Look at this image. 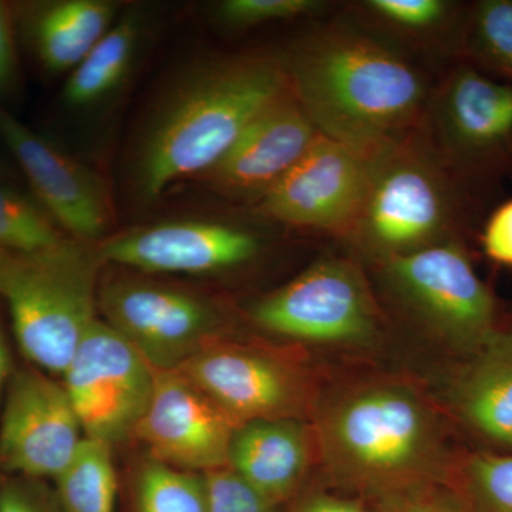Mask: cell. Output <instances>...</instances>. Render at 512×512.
I'll list each match as a JSON object with an SVG mask.
<instances>
[{
	"mask_svg": "<svg viewBox=\"0 0 512 512\" xmlns=\"http://www.w3.org/2000/svg\"><path fill=\"white\" fill-rule=\"evenodd\" d=\"M293 96L320 136L366 158L423 127L429 83L389 47L348 29H323L279 57Z\"/></svg>",
	"mask_w": 512,
	"mask_h": 512,
	"instance_id": "cell-1",
	"label": "cell"
},
{
	"mask_svg": "<svg viewBox=\"0 0 512 512\" xmlns=\"http://www.w3.org/2000/svg\"><path fill=\"white\" fill-rule=\"evenodd\" d=\"M288 90L279 57L245 53L192 66L158 103L138 143L131 174L138 200H157L178 181L207 174Z\"/></svg>",
	"mask_w": 512,
	"mask_h": 512,
	"instance_id": "cell-2",
	"label": "cell"
},
{
	"mask_svg": "<svg viewBox=\"0 0 512 512\" xmlns=\"http://www.w3.org/2000/svg\"><path fill=\"white\" fill-rule=\"evenodd\" d=\"M316 439L333 480L377 501L443 484L453 460L433 407L404 383H367L333 397L320 409Z\"/></svg>",
	"mask_w": 512,
	"mask_h": 512,
	"instance_id": "cell-3",
	"label": "cell"
},
{
	"mask_svg": "<svg viewBox=\"0 0 512 512\" xmlns=\"http://www.w3.org/2000/svg\"><path fill=\"white\" fill-rule=\"evenodd\" d=\"M104 264L99 244L67 237L36 252L0 249V299L20 352L47 375L63 377L97 319Z\"/></svg>",
	"mask_w": 512,
	"mask_h": 512,
	"instance_id": "cell-4",
	"label": "cell"
},
{
	"mask_svg": "<svg viewBox=\"0 0 512 512\" xmlns=\"http://www.w3.org/2000/svg\"><path fill=\"white\" fill-rule=\"evenodd\" d=\"M460 181L421 127L370 158L365 201L346 238L382 262L453 241L463 222Z\"/></svg>",
	"mask_w": 512,
	"mask_h": 512,
	"instance_id": "cell-5",
	"label": "cell"
},
{
	"mask_svg": "<svg viewBox=\"0 0 512 512\" xmlns=\"http://www.w3.org/2000/svg\"><path fill=\"white\" fill-rule=\"evenodd\" d=\"M382 264L393 295L453 348L470 355L497 332L493 293L458 239Z\"/></svg>",
	"mask_w": 512,
	"mask_h": 512,
	"instance_id": "cell-6",
	"label": "cell"
},
{
	"mask_svg": "<svg viewBox=\"0 0 512 512\" xmlns=\"http://www.w3.org/2000/svg\"><path fill=\"white\" fill-rule=\"evenodd\" d=\"M97 308L156 372L177 370L220 329L218 312L200 296L136 276L100 281Z\"/></svg>",
	"mask_w": 512,
	"mask_h": 512,
	"instance_id": "cell-7",
	"label": "cell"
},
{
	"mask_svg": "<svg viewBox=\"0 0 512 512\" xmlns=\"http://www.w3.org/2000/svg\"><path fill=\"white\" fill-rule=\"evenodd\" d=\"M252 318L268 332L313 343L353 345L375 336L379 313L360 269L326 258L256 302Z\"/></svg>",
	"mask_w": 512,
	"mask_h": 512,
	"instance_id": "cell-8",
	"label": "cell"
},
{
	"mask_svg": "<svg viewBox=\"0 0 512 512\" xmlns=\"http://www.w3.org/2000/svg\"><path fill=\"white\" fill-rule=\"evenodd\" d=\"M156 376L123 336L97 319L63 375L84 439L114 446L134 437L153 396Z\"/></svg>",
	"mask_w": 512,
	"mask_h": 512,
	"instance_id": "cell-9",
	"label": "cell"
},
{
	"mask_svg": "<svg viewBox=\"0 0 512 512\" xmlns=\"http://www.w3.org/2000/svg\"><path fill=\"white\" fill-rule=\"evenodd\" d=\"M423 131L460 180L503 167L512 157V84L458 66L431 93Z\"/></svg>",
	"mask_w": 512,
	"mask_h": 512,
	"instance_id": "cell-10",
	"label": "cell"
},
{
	"mask_svg": "<svg viewBox=\"0 0 512 512\" xmlns=\"http://www.w3.org/2000/svg\"><path fill=\"white\" fill-rule=\"evenodd\" d=\"M83 440L63 382L33 366L13 370L0 420V468L9 476L55 481Z\"/></svg>",
	"mask_w": 512,
	"mask_h": 512,
	"instance_id": "cell-11",
	"label": "cell"
},
{
	"mask_svg": "<svg viewBox=\"0 0 512 512\" xmlns=\"http://www.w3.org/2000/svg\"><path fill=\"white\" fill-rule=\"evenodd\" d=\"M370 158L320 136L295 167L258 200L256 210L293 227L348 237L362 210Z\"/></svg>",
	"mask_w": 512,
	"mask_h": 512,
	"instance_id": "cell-12",
	"label": "cell"
},
{
	"mask_svg": "<svg viewBox=\"0 0 512 512\" xmlns=\"http://www.w3.org/2000/svg\"><path fill=\"white\" fill-rule=\"evenodd\" d=\"M0 140L22 168L33 197L64 234L89 244L106 239L113 221L109 190L92 168L63 153L0 104Z\"/></svg>",
	"mask_w": 512,
	"mask_h": 512,
	"instance_id": "cell-13",
	"label": "cell"
},
{
	"mask_svg": "<svg viewBox=\"0 0 512 512\" xmlns=\"http://www.w3.org/2000/svg\"><path fill=\"white\" fill-rule=\"evenodd\" d=\"M174 372L190 380L238 426L256 420H296L306 406L305 387L288 366L217 339Z\"/></svg>",
	"mask_w": 512,
	"mask_h": 512,
	"instance_id": "cell-14",
	"label": "cell"
},
{
	"mask_svg": "<svg viewBox=\"0 0 512 512\" xmlns=\"http://www.w3.org/2000/svg\"><path fill=\"white\" fill-rule=\"evenodd\" d=\"M104 264L144 274L207 275L251 262L261 251L247 229L217 221H167L130 229L99 244Z\"/></svg>",
	"mask_w": 512,
	"mask_h": 512,
	"instance_id": "cell-15",
	"label": "cell"
},
{
	"mask_svg": "<svg viewBox=\"0 0 512 512\" xmlns=\"http://www.w3.org/2000/svg\"><path fill=\"white\" fill-rule=\"evenodd\" d=\"M238 424L178 372H157L156 386L134 437L150 458L205 474L228 466Z\"/></svg>",
	"mask_w": 512,
	"mask_h": 512,
	"instance_id": "cell-16",
	"label": "cell"
},
{
	"mask_svg": "<svg viewBox=\"0 0 512 512\" xmlns=\"http://www.w3.org/2000/svg\"><path fill=\"white\" fill-rule=\"evenodd\" d=\"M319 137L289 87L251 121L231 150L201 178L222 194L259 200Z\"/></svg>",
	"mask_w": 512,
	"mask_h": 512,
	"instance_id": "cell-17",
	"label": "cell"
},
{
	"mask_svg": "<svg viewBox=\"0 0 512 512\" xmlns=\"http://www.w3.org/2000/svg\"><path fill=\"white\" fill-rule=\"evenodd\" d=\"M309 451L308 433L298 420L249 421L235 430L228 467L279 507L305 477Z\"/></svg>",
	"mask_w": 512,
	"mask_h": 512,
	"instance_id": "cell-18",
	"label": "cell"
},
{
	"mask_svg": "<svg viewBox=\"0 0 512 512\" xmlns=\"http://www.w3.org/2000/svg\"><path fill=\"white\" fill-rule=\"evenodd\" d=\"M120 6L110 0H52L23 12V29L43 69L73 72L117 22Z\"/></svg>",
	"mask_w": 512,
	"mask_h": 512,
	"instance_id": "cell-19",
	"label": "cell"
},
{
	"mask_svg": "<svg viewBox=\"0 0 512 512\" xmlns=\"http://www.w3.org/2000/svg\"><path fill=\"white\" fill-rule=\"evenodd\" d=\"M458 414L480 436L512 447V329L468 355L453 386Z\"/></svg>",
	"mask_w": 512,
	"mask_h": 512,
	"instance_id": "cell-20",
	"label": "cell"
},
{
	"mask_svg": "<svg viewBox=\"0 0 512 512\" xmlns=\"http://www.w3.org/2000/svg\"><path fill=\"white\" fill-rule=\"evenodd\" d=\"M143 32V19L137 12L117 19L82 63L70 72L62 94L66 106L92 109L113 96L133 70Z\"/></svg>",
	"mask_w": 512,
	"mask_h": 512,
	"instance_id": "cell-21",
	"label": "cell"
},
{
	"mask_svg": "<svg viewBox=\"0 0 512 512\" xmlns=\"http://www.w3.org/2000/svg\"><path fill=\"white\" fill-rule=\"evenodd\" d=\"M63 512H116L117 474L113 446L84 439L55 480Z\"/></svg>",
	"mask_w": 512,
	"mask_h": 512,
	"instance_id": "cell-22",
	"label": "cell"
},
{
	"mask_svg": "<svg viewBox=\"0 0 512 512\" xmlns=\"http://www.w3.org/2000/svg\"><path fill=\"white\" fill-rule=\"evenodd\" d=\"M444 485L464 512H512V456L470 453L453 457Z\"/></svg>",
	"mask_w": 512,
	"mask_h": 512,
	"instance_id": "cell-23",
	"label": "cell"
},
{
	"mask_svg": "<svg viewBox=\"0 0 512 512\" xmlns=\"http://www.w3.org/2000/svg\"><path fill=\"white\" fill-rule=\"evenodd\" d=\"M134 512H208L205 476L148 458L133 485Z\"/></svg>",
	"mask_w": 512,
	"mask_h": 512,
	"instance_id": "cell-24",
	"label": "cell"
},
{
	"mask_svg": "<svg viewBox=\"0 0 512 512\" xmlns=\"http://www.w3.org/2000/svg\"><path fill=\"white\" fill-rule=\"evenodd\" d=\"M67 237L35 197L12 187L8 181H0V249L42 251Z\"/></svg>",
	"mask_w": 512,
	"mask_h": 512,
	"instance_id": "cell-25",
	"label": "cell"
},
{
	"mask_svg": "<svg viewBox=\"0 0 512 512\" xmlns=\"http://www.w3.org/2000/svg\"><path fill=\"white\" fill-rule=\"evenodd\" d=\"M467 55L512 82V0H484L468 19Z\"/></svg>",
	"mask_w": 512,
	"mask_h": 512,
	"instance_id": "cell-26",
	"label": "cell"
},
{
	"mask_svg": "<svg viewBox=\"0 0 512 512\" xmlns=\"http://www.w3.org/2000/svg\"><path fill=\"white\" fill-rule=\"evenodd\" d=\"M366 9L386 25L409 35H423L451 18L453 6L443 0H370Z\"/></svg>",
	"mask_w": 512,
	"mask_h": 512,
	"instance_id": "cell-27",
	"label": "cell"
},
{
	"mask_svg": "<svg viewBox=\"0 0 512 512\" xmlns=\"http://www.w3.org/2000/svg\"><path fill=\"white\" fill-rule=\"evenodd\" d=\"M322 8L316 0H225L217 8L218 19L232 29H248L265 23L311 15Z\"/></svg>",
	"mask_w": 512,
	"mask_h": 512,
	"instance_id": "cell-28",
	"label": "cell"
},
{
	"mask_svg": "<svg viewBox=\"0 0 512 512\" xmlns=\"http://www.w3.org/2000/svg\"><path fill=\"white\" fill-rule=\"evenodd\" d=\"M207 483L208 512H278L261 494L228 466L204 474Z\"/></svg>",
	"mask_w": 512,
	"mask_h": 512,
	"instance_id": "cell-29",
	"label": "cell"
},
{
	"mask_svg": "<svg viewBox=\"0 0 512 512\" xmlns=\"http://www.w3.org/2000/svg\"><path fill=\"white\" fill-rule=\"evenodd\" d=\"M0 512H63L55 485L40 478L9 476L0 485Z\"/></svg>",
	"mask_w": 512,
	"mask_h": 512,
	"instance_id": "cell-30",
	"label": "cell"
},
{
	"mask_svg": "<svg viewBox=\"0 0 512 512\" xmlns=\"http://www.w3.org/2000/svg\"><path fill=\"white\" fill-rule=\"evenodd\" d=\"M377 512H464L456 495L444 484H430L383 498Z\"/></svg>",
	"mask_w": 512,
	"mask_h": 512,
	"instance_id": "cell-31",
	"label": "cell"
},
{
	"mask_svg": "<svg viewBox=\"0 0 512 512\" xmlns=\"http://www.w3.org/2000/svg\"><path fill=\"white\" fill-rule=\"evenodd\" d=\"M12 8L0 2V104L19 89L20 69Z\"/></svg>",
	"mask_w": 512,
	"mask_h": 512,
	"instance_id": "cell-32",
	"label": "cell"
},
{
	"mask_svg": "<svg viewBox=\"0 0 512 512\" xmlns=\"http://www.w3.org/2000/svg\"><path fill=\"white\" fill-rule=\"evenodd\" d=\"M483 248L495 264L512 268V200L500 205L488 218L483 232Z\"/></svg>",
	"mask_w": 512,
	"mask_h": 512,
	"instance_id": "cell-33",
	"label": "cell"
},
{
	"mask_svg": "<svg viewBox=\"0 0 512 512\" xmlns=\"http://www.w3.org/2000/svg\"><path fill=\"white\" fill-rule=\"evenodd\" d=\"M293 512H377L363 498L350 495L315 493L303 498Z\"/></svg>",
	"mask_w": 512,
	"mask_h": 512,
	"instance_id": "cell-34",
	"label": "cell"
},
{
	"mask_svg": "<svg viewBox=\"0 0 512 512\" xmlns=\"http://www.w3.org/2000/svg\"><path fill=\"white\" fill-rule=\"evenodd\" d=\"M12 373L8 345H6L5 336L0 330V397L5 396L6 387H8Z\"/></svg>",
	"mask_w": 512,
	"mask_h": 512,
	"instance_id": "cell-35",
	"label": "cell"
},
{
	"mask_svg": "<svg viewBox=\"0 0 512 512\" xmlns=\"http://www.w3.org/2000/svg\"><path fill=\"white\" fill-rule=\"evenodd\" d=\"M5 165L2 158H0V181H6V178H8V170H6Z\"/></svg>",
	"mask_w": 512,
	"mask_h": 512,
	"instance_id": "cell-36",
	"label": "cell"
},
{
	"mask_svg": "<svg viewBox=\"0 0 512 512\" xmlns=\"http://www.w3.org/2000/svg\"><path fill=\"white\" fill-rule=\"evenodd\" d=\"M2 480H3V478H2V477H0V485H2Z\"/></svg>",
	"mask_w": 512,
	"mask_h": 512,
	"instance_id": "cell-37",
	"label": "cell"
}]
</instances>
